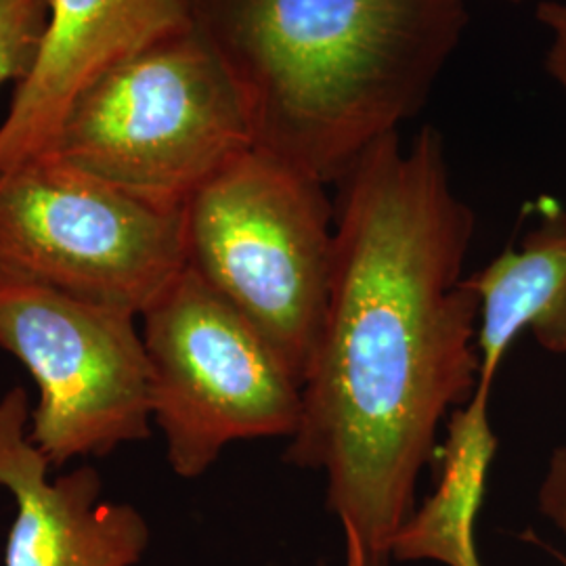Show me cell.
<instances>
[{
  "label": "cell",
  "mask_w": 566,
  "mask_h": 566,
  "mask_svg": "<svg viewBox=\"0 0 566 566\" xmlns=\"http://www.w3.org/2000/svg\"><path fill=\"white\" fill-rule=\"evenodd\" d=\"M334 275L285 462L322 470L327 507L365 566H382L416 512L449 409L481 376L479 298L462 277L474 212L426 126L371 145L340 181Z\"/></svg>",
  "instance_id": "1"
},
{
  "label": "cell",
  "mask_w": 566,
  "mask_h": 566,
  "mask_svg": "<svg viewBox=\"0 0 566 566\" xmlns=\"http://www.w3.org/2000/svg\"><path fill=\"white\" fill-rule=\"evenodd\" d=\"M468 21L465 0H196L254 147L324 185L418 114Z\"/></svg>",
  "instance_id": "2"
},
{
  "label": "cell",
  "mask_w": 566,
  "mask_h": 566,
  "mask_svg": "<svg viewBox=\"0 0 566 566\" xmlns=\"http://www.w3.org/2000/svg\"><path fill=\"white\" fill-rule=\"evenodd\" d=\"M250 147L254 128L242 88L193 23L88 82L46 154L149 202L185 208Z\"/></svg>",
  "instance_id": "3"
},
{
  "label": "cell",
  "mask_w": 566,
  "mask_h": 566,
  "mask_svg": "<svg viewBox=\"0 0 566 566\" xmlns=\"http://www.w3.org/2000/svg\"><path fill=\"white\" fill-rule=\"evenodd\" d=\"M336 208L324 182L250 147L185 203L187 266L303 385L334 275Z\"/></svg>",
  "instance_id": "4"
},
{
  "label": "cell",
  "mask_w": 566,
  "mask_h": 566,
  "mask_svg": "<svg viewBox=\"0 0 566 566\" xmlns=\"http://www.w3.org/2000/svg\"><path fill=\"white\" fill-rule=\"evenodd\" d=\"M187 266L185 208L44 154L0 170V280L143 315Z\"/></svg>",
  "instance_id": "5"
},
{
  "label": "cell",
  "mask_w": 566,
  "mask_h": 566,
  "mask_svg": "<svg viewBox=\"0 0 566 566\" xmlns=\"http://www.w3.org/2000/svg\"><path fill=\"white\" fill-rule=\"evenodd\" d=\"M142 317L151 420L175 474L202 476L235 441L296 434L303 385L189 266Z\"/></svg>",
  "instance_id": "6"
},
{
  "label": "cell",
  "mask_w": 566,
  "mask_h": 566,
  "mask_svg": "<svg viewBox=\"0 0 566 566\" xmlns=\"http://www.w3.org/2000/svg\"><path fill=\"white\" fill-rule=\"evenodd\" d=\"M0 346L34 376L30 441L51 465L149 434V361L135 315L0 280Z\"/></svg>",
  "instance_id": "7"
},
{
  "label": "cell",
  "mask_w": 566,
  "mask_h": 566,
  "mask_svg": "<svg viewBox=\"0 0 566 566\" xmlns=\"http://www.w3.org/2000/svg\"><path fill=\"white\" fill-rule=\"evenodd\" d=\"M28 397L15 386L0 399V486L18 506L4 566H135L149 526L128 504L102 502V479L78 468L49 481V462L25 437Z\"/></svg>",
  "instance_id": "8"
},
{
  "label": "cell",
  "mask_w": 566,
  "mask_h": 566,
  "mask_svg": "<svg viewBox=\"0 0 566 566\" xmlns=\"http://www.w3.org/2000/svg\"><path fill=\"white\" fill-rule=\"evenodd\" d=\"M196 23V0H49L41 55L0 124V170L51 149L82 88L112 63Z\"/></svg>",
  "instance_id": "9"
},
{
  "label": "cell",
  "mask_w": 566,
  "mask_h": 566,
  "mask_svg": "<svg viewBox=\"0 0 566 566\" xmlns=\"http://www.w3.org/2000/svg\"><path fill=\"white\" fill-rule=\"evenodd\" d=\"M479 298V385H493L510 344L523 329L554 355H566V210L552 203L518 250L507 248L465 277Z\"/></svg>",
  "instance_id": "10"
},
{
  "label": "cell",
  "mask_w": 566,
  "mask_h": 566,
  "mask_svg": "<svg viewBox=\"0 0 566 566\" xmlns=\"http://www.w3.org/2000/svg\"><path fill=\"white\" fill-rule=\"evenodd\" d=\"M489 386L453 411L441 447V479L424 506L416 510L392 544L399 560H437L447 566H483L474 544L497 437L489 420Z\"/></svg>",
  "instance_id": "11"
},
{
  "label": "cell",
  "mask_w": 566,
  "mask_h": 566,
  "mask_svg": "<svg viewBox=\"0 0 566 566\" xmlns=\"http://www.w3.org/2000/svg\"><path fill=\"white\" fill-rule=\"evenodd\" d=\"M49 0H0V86L28 78L41 55Z\"/></svg>",
  "instance_id": "12"
},
{
  "label": "cell",
  "mask_w": 566,
  "mask_h": 566,
  "mask_svg": "<svg viewBox=\"0 0 566 566\" xmlns=\"http://www.w3.org/2000/svg\"><path fill=\"white\" fill-rule=\"evenodd\" d=\"M537 20L552 34L546 55L547 74L566 91V0H544L537 4Z\"/></svg>",
  "instance_id": "13"
},
{
  "label": "cell",
  "mask_w": 566,
  "mask_h": 566,
  "mask_svg": "<svg viewBox=\"0 0 566 566\" xmlns=\"http://www.w3.org/2000/svg\"><path fill=\"white\" fill-rule=\"evenodd\" d=\"M539 507L566 535V446L554 451L539 489Z\"/></svg>",
  "instance_id": "14"
},
{
  "label": "cell",
  "mask_w": 566,
  "mask_h": 566,
  "mask_svg": "<svg viewBox=\"0 0 566 566\" xmlns=\"http://www.w3.org/2000/svg\"><path fill=\"white\" fill-rule=\"evenodd\" d=\"M346 549H348L346 566H365L364 556H361V552L357 547L346 546Z\"/></svg>",
  "instance_id": "15"
},
{
  "label": "cell",
  "mask_w": 566,
  "mask_h": 566,
  "mask_svg": "<svg viewBox=\"0 0 566 566\" xmlns=\"http://www.w3.org/2000/svg\"><path fill=\"white\" fill-rule=\"evenodd\" d=\"M507 2H523V0H507Z\"/></svg>",
  "instance_id": "16"
}]
</instances>
